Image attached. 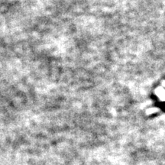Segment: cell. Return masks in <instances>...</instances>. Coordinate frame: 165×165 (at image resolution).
Returning a JSON list of instances; mask_svg holds the SVG:
<instances>
[{
    "instance_id": "6da1fadb",
    "label": "cell",
    "mask_w": 165,
    "mask_h": 165,
    "mask_svg": "<svg viewBox=\"0 0 165 165\" xmlns=\"http://www.w3.org/2000/svg\"><path fill=\"white\" fill-rule=\"evenodd\" d=\"M157 110H158V109H148V111H147V113H148V114L153 113V112H156Z\"/></svg>"
},
{
    "instance_id": "7a4b0ae2",
    "label": "cell",
    "mask_w": 165,
    "mask_h": 165,
    "mask_svg": "<svg viewBox=\"0 0 165 165\" xmlns=\"http://www.w3.org/2000/svg\"><path fill=\"white\" fill-rule=\"evenodd\" d=\"M164 85L165 86V82H164Z\"/></svg>"
}]
</instances>
